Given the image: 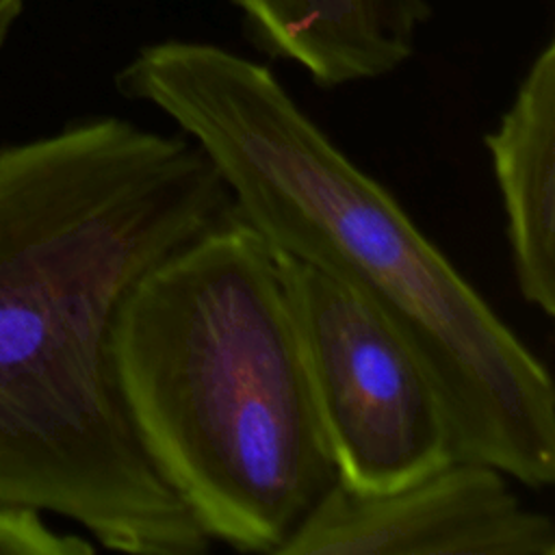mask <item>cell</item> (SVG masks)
I'll use <instances>...</instances> for the list:
<instances>
[{"instance_id": "cell-1", "label": "cell", "mask_w": 555, "mask_h": 555, "mask_svg": "<svg viewBox=\"0 0 555 555\" xmlns=\"http://www.w3.org/2000/svg\"><path fill=\"white\" fill-rule=\"evenodd\" d=\"M232 212L180 130L106 115L0 147V503L117 553L210 551L134 436L111 327L145 271Z\"/></svg>"}, {"instance_id": "cell-2", "label": "cell", "mask_w": 555, "mask_h": 555, "mask_svg": "<svg viewBox=\"0 0 555 555\" xmlns=\"http://www.w3.org/2000/svg\"><path fill=\"white\" fill-rule=\"evenodd\" d=\"M115 82L199 145L234 215L275 251L338 278L397 325L440 397L453 457L496 466L529 490L553 486L544 362L267 65L176 39L141 48Z\"/></svg>"}, {"instance_id": "cell-3", "label": "cell", "mask_w": 555, "mask_h": 555, "mask_svg": "<svg viewBox=\"0 0 555 555\" xmlns=\"http://www.w3.org/2000/svg\"><path fill=\"white\" fill-rule=\"evenodd\" d=\"M111 364L145 457L212 542L280 555L336 483L275 251L234 212L132 284Z\"/></svg>"}, {"instance_id": "cell-4", "label": "cell", "mask_w": 555, "mask_h": 555, "mask_svg": "<svg viewBox=\"0 0 555 555\" xmlns=\"http://www.w3.org/2000/svg\"><path fill=\"white\" fill-rule=\"evenodd\" d=\"M275 258L336 481L382 494L451 462L440 397L397 325L319 267Z\"/></svg>"}, {"instance_id": "cell-5", "label": "cell", "mask_w": 555, "mask_h": 555, "mask_svg": "<svg viewBox=\"0 0 555 555\" xmlns=\"http://www.w3.org/2000/svg\"><path fill=\"white\" fill-rule=\"evenodd\" d=\"M496 466L442 464L382 494L338 481L280 555H555V522L520 501Z\"/></svg>"}, {"instance_id": "cell-6", "label": "cell", "mask_w": 555, "mask_h": 555, "mask_svg": "<svg viewBox=\"0 0 555 555\" xmlns=\"http://www.w3.org/2000/svg\"><path fill=\"white\" fill-rule=\"evenodd\" d=\"M505 212L516 288L555 314V43L527 67L499 124L483 137Z\"/></svg>"}, {"instance_id": "cell-7", "label": "cell", "mask_w": 555, "mask_h": 555, "mask_svg": "<svg viewBox=\"0 0 555 555\" xmlns=\"http://www.w3.org/2000/svg\"><path fill=\"white\" fill-rule=\"evenodd\" d=\"M258 46L323 89L373 80L414 52L425 0H234Z\"/></svg>"}, {"instance_id": "cell-8", "label": "cell", "mask_w": 555, "mask_h": 555, "mask_svg": "<svg viewBox=\"0 0 555 555\" xmlns=\"http://www.w3.org/2000/svg\"><path fill=\"white\" fill-rule=\"evenodd\" d=\"M93 551L91 540L54 531L41 512L0 503V555H87Z\"/></svg>"}, {"instance_id": "cell-9", "label": "cell", "mask_w": 555, "mask_h": 555, "mask_svg": "<svg viewBox=\"0 0 555 555\" xmlns=\"http://www.w3.org/2000/svg\"><path fill=\"white\" fill-rule=\"evenodd\" d=\"M20 4H22V0H0V43L4 41L9 26L20 11Z\"/></svg>"}]
</instances>
